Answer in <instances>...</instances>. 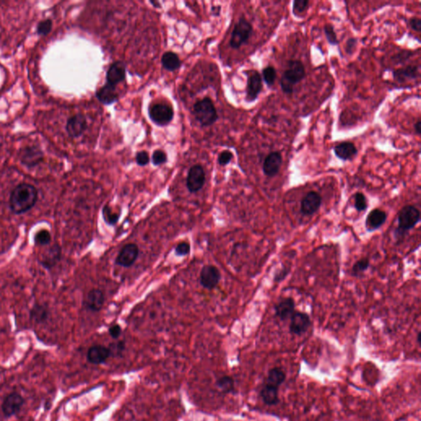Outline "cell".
Masks as SVG:
<instances>
[{"instance_id":"obj_36","label":"cell","mask_w":421,"mask_h":421,"mask_svg":"<svg viewBox=\"0 0 421 421\" xmlns=\"http://www.w3.org/2000/svg\"><path fill=\"white\" fill-rule=\"evenodd\" d=\"M369 267V260L368 259H362L356 262L352 267V273L355 277L363 274L364 272Z\"/></svg>"},{"instance_id":"obj_12","label":"cell","mask_w":421,"mask_h":421,"mask_svg":"<svg viewBox=\"0 0 421 421\" xmlns=\"http://www.w3.org/2000/svg\"><path fill=\"white\" fill-rule=\"evenodd\" d=\"M311 325V320L305 313L294 312L290 317L289 331L295 335H302L307 332Z\"/></svg>"},{"instance_id":"obj_1","label":"cell","mask_w":421,"mask_h":421,"mask_svg":"<svg viewBox=\"0 0 421 421\" xmlns=\"http://www.w3.org/2000/svg\"><path fill=\"white\" fill-rule=\"evenodd\" d=\"M37 198L38 192L33 185L21 184L11 193L9 200L11 210L15 214L25 213L33 208Z\"/></svg>"},{"instance_id":"obj_29","label":"cell","mask_w":421,"mask_h":421,"mask_svg":"<svg viewBox=\"0 0 421 421\" xmlns=\"http://www.w3.org/2000/svg\"><path fill=\"white\" fill-rule=\"evenodd\" d=\"M102 216L104 219L105 222L109 225V226H114L118 223L120 214L119 212H117L116 210H114L109 204H106L104 206V208L102 209Z\"/></svg>"},{"instance_id":"obj_46","label":"cell","mask_w":421,"mask_h":421,"mask_svg":"<svg viewBox=\"0 0 421 421\" xmlns=\"http://www.w3.org/2000/svg\"><path fill=\"white\" fill-rule=\"evenodd\" d=\"M288 272H289V270H287V269H282L280 272H277L276 276H275L274 280L276 282H281L282 280L285 279V277H287V275H288Z\"/></svg>"},{"instance_id":"obj_23","label":"cell","mask_w":421,"mask_h":421,"mask_svg":"<svg viewBox=\"0 0 421 421\" xmlns=\"http://www.w3.org/2000/svg\"><path fill=\"white\" fill-rule=\"evenodd\" d=\"M387 214L381 209H373L371 210L366 218V226L367 231H373L379 228L385 223Z\"/></svg>"},{"instance_id":"obj_45","label":"cell","mask_w":421,"mask_h":421,"mask_svg":"<svg viewBox=\"0 0 421 421\" xmlns=\"http://www.w3.org/2000/svg\"><path fill=\"white\" fill-rule=\"evenodd\" d=\"M409 25L411 26V29L416 32H421V18H411L409 21Z\"/></svg>"},{"instance_id":"obj_9","label":"cell","mask_w":421,"mask_h":421,"mask_svg":"<svg viewBox=\"0 0 421 421\" xmlns=\"http://www.w3.org/2000/svg\"><path fill=\"white\" fill-rule=\"evenodd\" d=\"M221 273L214 265H205L200 272V284L207 289H213L219 284Z\"/></svg>"},{"instance_id":"obj_21","label":"cell","mask_w":421,"mask_h":421,"mask_svg":"<svg viewBox=\"0 0 421 421\" xmlns=\"http://www.w3.org/2000/svg\"><path fill=\"white\" fill-rule=\"evenodd\" d=\"M275 312L276 316L282 321L289 319L295 312V303L294 299L289 297L282 299L279 304L276 305Z\"/></svg>"},{"instance_id":"obj_11","label":"cell","mask_w":421,"mask_h":421,"mask_svg":"<svg viewBox=\"0 0 421 421\" xmlns=\"http://www.w3.org/2000/svg\"><path fill=\"white\" fill-rule=\"evenodd\" d=\"M322 205V197L319 193L311 191L306 194L301 201L300 210L305 216H312L319 210Z\"/></svg>"},{"instance_id":"obj_17","label":"cell","mask_w":421,"mask_h":421,"mask_svg":"<svg viewBox=\"0 0 421 421\" xmlns=\"http://www.w3.org/2000/svg\"><path fill=\"white\" fill-rule=\"evenodd\" d=\"M105 304V294L99 289H92L86 295L84 305L87 310L92 312H98L103 308Z\"/></svg>"},{"instance_id":"obj_4","label":"cell","mask_w":421,"mask_h":421,"mask_svg":"<svg viewBox=\"0 0 421 421\" xmlns=\"http://www.w3.org/2000/svg\"><path fill=\"white\" fill-rule=\"evenodd\" d=\"M253 33V26L249 21L241 18L235 26L231 34L230 45L233 49H239L247 43Z\"/></svg>"},{"instance_id":"obj_2","label":"cell","mask_w":421,"mask_h":421,"mask_svg":"<svg viewBox=\"0 0 421 421\" xmlns=\"http://www.w3.org/2000/svg\"><path fill=\"white\" fill-rule=\"evenodd\" d=\"M306 76L305 68L299 60H289L287 68L281 79V88L286 94H292L294 85L299 83Z\"/></svg>"},{"instance_id":"obj_47","label":"cell","mask_w":421,"mask_h":421,"mask_svg":"<svg viewBox=\"0 0 421 421\" xmlns=\"http://www.w3.org/2000/svg\"><path fill=\"white\" fill-rule=\"evenodd\" d=\"M114 345V349L116 350L117 352H122L123 350H125V344L124 342H119Z\"/></svg>"},{"instance_id":"obj_34","label":"cell","mask_w":421,"mask_h":421,"mask_svg":"<svg viewBox=\"0 0 421 421\" xmlns=\"http://www.w3.org/2000/svg\"><path fill=\"white\" fill-rule=\"evenodd\" d=\"M34 242L39 246H46L51 242V235L47 230H41L36 234Z\"/></svg>"},{"instance_id":"obj_38","label":"cell","mask_w":421,"mask_h":421,"mask_svg":"<svg viewBox=\"0 0 421 421\" xmlns=\"http://www.w3.org/2000/svg\"><path fill=\"white\" fill-rule=\"evenodd\" d=\"M191 251V246L188 242H181L175 247V253L177 256L184 257L188 255Z\"/></svg>"},{"instance_id":"obj_33","label":"cell","mask_w":421,"mask_h":421,"mask_svg":"<svg viewBox=\"0 0 421 421\" xmlns=\"http://www.w3.org/2000/svg\"><path fill=\"white\" fill-rule=\"evenodd\" d=\"M310 2L308 0H294L292 4V12L297 18L302 17L309 7Z\"/></svg>"},{"instance_id":"obj_28","label":"cell","mask_w":421,"mask_h":421,"mask_svg":"<svg viewBox=\"0 0 421 421\" xmlns=\"http://www.w3.org/2000/svg\"><path fill=\"white\" fill-rule=\"evenodd\" d=\"M286 378H287V375L281 368H273L271 370H269L268 375L266 378V384L279 388V386L284 383Z\"/></svg>"},{"instance_id":"obj_27","label":"cell","mask_w":421,"mask_h":421,"mask_svg":"<svg viewBox=\"0 0 421 421\" xmlns=\"http://www.w3.org/2000/svg\"><path fill=\"white\" fill-rule=\"evenodd\" d=\"M161 64L166 70L170 72L175 71V70L180 69V66H181V61H180L179 56L172 51L165 52L163 54L162 58H161Z\"/></svg>"},{"instance_id":"obj_48","label":"cell","mask_w":421,"mask_h":421,"mask_svg":"<svg viewBox=\"0 0 421 421\" xmlns=\"http://www.w3.org/2000/svg\"><path fill=\"white\" fill-rule=\"evenodd\" d=\"M414 129H415V132H416V134L421 135V119H418L417 120V122L414 125Z\"/></svg>"},{"instance_id":"obj_43","label":"cell","mask_w":421,"mask_h":421,"mask_svg":"<svg viewBox=\"0 0 421 421\" xmlns=\"http://www.w3.org/2000/svg\"><path fill=\"white\" fill-rule=\"evenodd\" d=\"M109 334L113 339H118L122 334V328L119 324L112 325L109 328Z\"/></svg>"},{"instance_id":"obj_44","label":"cell","mask_w":421,"mask_h":421,"mask_svg":"<svg viewBox=\"0 0 421 421\" xmlns=\"http://www.w3.org/2000/svg\"><path fill=\"white\" fill-rule=\"evenodd\" d=\"M357 43L358 40L356 38L352 37V38L348 39L346 44H345V51H346V53H349V54L354 53V51H355V48H356V46H357Z\"/></svg>"},{"instance_id":"obj_25","label":"cell","mask_w":421,"mask_h":421,"mask_svg":"<svg viewBox=\"0 0 421 421\" xmlns=\"http://www.w3.org/2000/svg\"><path fill=\"white\" fill-rule=\"evenodd\" d=\"M61 256V249L58 244H54L53 246L51 247L50 249L46 250L44 254L41 264L44 267L51 269L60 260Z\"/></svg>"},{"instance_id":"obj_22","label":"cell","mask_w":421,"mask_h":421,"mask_svg":"<svg viewBox=\"0 0 421 421\" xmlns=\"http://www.w3.org/2000/svg\"><path fill=\"white\" fill-rule=\"evenodd\" d=\"M393 75L395 81L403 83L408 80H416L420 75V68L417 65H409L394 70Z\"/></svg>"},{"instance_id":"obj_19","label":"cell","mask_w":421,"mask_h":421,"mask_svg":"<svg viewBox=\"0 0 421 421\" xmlns=\"http://www.w3.org/2000/svg\"><path fill=\"white\" fill-rule=\"evenodd\" d=\"M43 160V153L36 147H26L21 155V160L28 167H33Z\"/></svg>"},{"instance_id":"obj_3","label":"cell","mask_w":421,"mask_h":421,"mask_svg":"<svg viewBox=\"0 0 421 421\" xmlns=\"http://www.w3.org/2000/svg\"><path fill=\"white\" fill-rule=\"evenodd\" d=\"M193 114L203 127L213 125L218 118L216 107L208 97L196 102L193 105Z\"/></svg>"},{"instance_id":"obj_31","label":"cell","mask_w":421,"mask_h":421,"mask_svg":"<svg viewBox=\"0 0 421 421\" xmlns=\"http://www.w3.org/2000/svg\"><path fill=\"white\" fill-rule=\"evenodd\" d=\"M216 385L223 394H231L235 390V381L230 376H223L218 378Z\"/></svg>"},{"instance_id":"obj_6","label":"cell","mask_w":421,"mask_h":421,"mask_svg":"<svg viewBox=\"0 0 421 421\" xmlns=\"http://www.w3.org/2000/svg\"><path fill=\"white\" fill-rule=\"evenodd\" d=\"M150 119L158 126H165L172 121L174 111L172 107L165 104L153 105L149 108Z\"/></svg>"},{"instance_id":"obj_20","label":"cell","mask_w":421,"mask_h":421,"mask_svg":"<svg viewBox=\"0 0 421 421\" xmlns=\"http://www.w3.org/2000/svg\"><path fill=\"white\" fill-rule=\"evenodd\" d=\"M333 151L336 157L344 161L352 160L353 158L356 157L358 154V150L355 145L350 142H342L338 143L334 147Z\"/></svg>"},{"instance_id":"obj_14","label":"cell","mask_w":421,"mask_h":421,"mask_svg":"<svg viewBox=\"0 0 421 421\" xmlns=\"http://www.w3.org/2000/svg\"><path fill=\"white\" fill-rule=\"evenodd\" d=\"M282 165V157L281 153L278 152L269 153L265 158L263 165L264 175L267 177H274L275 175H277L279 172Z\"/></svg>"},{"instance_id":"obj_16","label":"cell","mask_w":421,"mask_h":421,"mask_svg":"<svg viewBox=\"0 0 421 421\" xmlns=\"http://www.w3.org/2000/svg\"><path fill=\"white\" fill-rule=\"evenodd\" d=\"M86 127V117L83 114H78L69 118L67 122L66 130L70 137H79L85 132Z\"/></svg>"},{"instance_id":"obj_35","label":"cell","mask_w":421,"mask_h":421,"mask_svg":"<svg viewBox=\"0 0 421 421\" xmlns=\"http://www.w3.org/2000/svg\"><path fill=\"white\" fill-rule=\"evenodd\" d=\"M323 31H324L325 36H326L328 43L332 46H338L339 41H338V36H337V33L334 30V26L332 24H326L323 27Z\"/></svg>"},{"instance_id":"obj_8","label":"cell","mask_w":421,"mask_h":421,"mask_svg":"<svg viewBox=\"0 0 421 421\" xmlns=\"http://www.w3.org/2000/svg\"><path fill=\"white\" fill-rule=\"evenodd\" d=\"M248 81H247V102H253L256 101L263 90V79L261 74L256 70L247 72Z\"/></svg>"},{"instance_id":"obj_7","label":"cell","mask_w":421,"mask_h":421,"mask_svg":"<svg viewBox=\"0 0 421 421\" xmlns=\"http://www.w3.org/2000/svg\"><path fill=\"white\" fill-rule=\"evenodd\" d=\"M205 171L203 166L200 165H195L189 169L186 180L187 188L190 193H197L203 188L205 184Z\"/></svg>"},{"instance_id":"obj_18","label":"cell","mask_w":421,"mask_h":421,"mask_svg":"<svg viewBox=\"0 0 421 421\" xmlns=\"http://www.w3.org/2000/svg\"><path fill=\"white\" fill-rule=\"evenodd\" d=\"M126 68L122 62H115L109 67L106 74V83L115 86L125 79Z\"/></svg>"},{"instance_id":"obj_41","label":"cell","mask_w":421,"mask_h":421,"mask_svg":"<svg viewBox=\"0 0 421 421\" xmlns=\"http://www.w3.org/2000/svg\"><path fill=\"white\" fill-rule=\"evenodd\" d=\"M233 159V154L230 151H224L219 155L218 163L219 165L225 166L228 165L229 163L231 162V160Z\"/></svg>"},{"instance_id":"obj_5","label":"cell","mask_w":421,"mask_h":421,"mask_svg":"<svg viewBox=\"0 0 421 421\" xmlns=\"http://www.w3.org/2000/svg\"><path fill=\"white\" fill-rule=\"evenodd\" d=\"M398 230L403 234L413 229L421 221V212L412 205L405 206L398 213Z\"/></svg>"},{"instance_id":"obj_37","label":"cell","mask_w":421,"mask_h":421,"mask_svg":"<svg viewBox=\"0 0 421 421\" xmlns=\"http://www.w3.org/2000/svg\"><path fill=\"white\" fill-rule=\"evenodd\" d=\"M355 208L358 211H364L368 208L367 199L363 193H355Z\"/></svg>"},{"instance_id":"obj_49","label":"cell","mask_w":421,"mask_h":421,"mask_svg":"<svg viewBox=\"0 0 421 421\" xmlns=\"http://www.w3.org/2000/svg\"><path fill=\"white\" fill-rule=\"evenodd\" d=\"M421 332L418 333V337H417V341H418L419 345H421Z\"/></svg>"},{"instance_id":"obj_32","label":"cell","mask_w":421,"mask_h":421,"mask_svg":"<svg viewBox=\"0 0 421 421\" xmlns=\"http://www.w3.org/2000/svg\"><path fill=\"white\" fill-rule=\"evenodd\" d=\"M262 76H263L265 83L268 86H272L277 79V71H276L274 67L269 65V66L263 69Z\"/></svg>"},{"instance_id":"obj_24","label":"cell","mask_w":421,"mask_h":421,"mask_svg":"<svg viewBox=\"0 0 421 421\" xmlns=\"http://www.w3.org/2000/svg\"><path fill=\"white\" fill-rule=\"evenodd\" d=\"M97 99L104 105L113 104L119 99V95L117 93L115 86L106 83L103 87L97 92Z\"/></svg>"},{"instance_id":"obj_39","label":"cell","mask_w":421,"mask_h":421,"mask_svg":"<svg viewBox=\"0 0 421 421\" xmlns=\"http://www.w3.org/2000/svg\"><path fill=\"white\" fill-rule=\"evenodd\" d=\"M52 29V21L51 19L42 21L41 23H39L37 26V33L41 36H45L51 31Z\"/></svg>"},{"instance_id":"obj_10","label":"cell","mask_w":421,"mask_h":421,"mask_svg":"<svg viewBox=\"0 0 421 421\" xmlns=\"http://www.w3.org/2000/svg\"><path fill=\"white\" fill-rule=\"evenodd\" d=\"M138 255L139 248L137 244L133 243L125 244V246L120 249L115 259V263L124 267H130L136 262Z\"/></svg>"},{"instance_id":"obj_13","label":"cell","mask_w":421,"mask_h":421,"mask_svg":"<svg viewBox=\"0 0 421 421\" xmlns=\"http://www.w3.org/2000/svg\"><path fill=\"white\" fill-rule=\"evenodd\" d=\"M24 401V398L18 393H12L6 396L2 404V411L4 416L11 417L19 412Z\"/></svg>"},{"instance_id":"obj_26","label":"cell","mask_w":421,"mask_h":421,"mask_svg":"<svg viewBox=\"0 0 421 421\" xmlns=\"http://www.w3.org/2000/svg\"><path fill=\"white\" fill-rule=\"evenodd\" d=\"M260 396H261L263 401L264 403L269 406H273L279 401L278 398V388L274 387V386L269 385V384H265L263 388H262L260 392Z\"/></svg>"},{"instance_id":"obj_40","label":"cell","mask_w":421,"mask_h":421,"mask_svg":"<svg viewBox=\"0 0 421 421\" xmlns=\"http://www.w3.org/2000/svg\"><path fill=\"white\" fill-rule=\"evenodd\" d=\"M167 161V157L161 150H157L153 155V165H160L165 164Z\"/></svg>"},{"instance_id":"obj_42","label":"cell","mask_w":421,"mask_h":421,"mask_svg":"<svg viewBox=\"0 0 421 421\" xmlns=\"http://www.w3.org/2000/svg\"><path fill=\"white\" fill-rule=\"evenodd\" d=\"M136 161L141 166H145L149 162V155L145 151L139 152L136 155Z\"/></svg>"},{"instance_id":"obj_15","label":"cell","mask_w":421,"mask_h":421,"mask_svg":"<svg viewBox=\"0 0 421 421\" xmlns=\"http://www.w3.org/2000/svg\"><path fill=\"white\" fill-rule=\"evenodd\" d=\"M110 355L111 351L109 348L105 347L104 345H96L89 348L86 354V359L89 363L98 366L104 364L110 357Z\"/></svg>"},{"instance_id":"obj_30","label":"cell","mask_w":421,"mask_h":421,"mask_svg":"<svg viewBox=\"0 0 421 421\" xmlns=\"http://www.w3.org/2000/svg\"><path fill=\"white\" fill-rule=\"evenodd\" d=\"M48 316V308L46 305H36L31 310V319L38 323L46 322Z\"/></svg>"}]
</instances>
